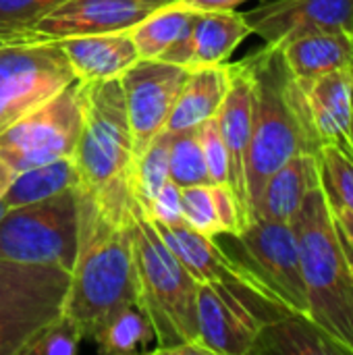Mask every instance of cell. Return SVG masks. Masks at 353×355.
I'll return each mask as SVG.
<instances>
[{
	"label": "cell",
	"mask_w": 353,
	"mask_h": 355,
	"mask_svg": "<svg viewBox=\"0 0 353 355\" xmlns=\"http://www.w3.org/2000/svg\"><path fill=\"white\" fill-rule=\"evenodd\" d=\"M79 245L71 270L64 312L75 318L83 341L121 310L137 306L133 248L127 210L102 206L96 198L77 189Z\"/></svg>",
	"instance_id": "1"
},
{
	"label": "cell",
	"mask_w": 353,
	"mask_h": 355,
	"mask_svg": "<svg viewBox=\"0 0 353 355\" xmlns=\"http://www.w3.org/2000/svg\"><path fill=\"white\" fill-rule=\"evenodd\" d=\"M246 58L254 79L252 139L246 166L254 212L264 181L298 154L320 156L322 144L310 119L306 92L289 71L281 46L264 44V48Z\"/></svg>",
	"instance_id": "2"
},
{
	"label": "cell",
	"mask_w": 353,
	"mask_h": 355,
	"mask_svg": "<svg viewBox=\"0 0 353 355\" xmlns=\"http://www.w3.org/2000/svg\"><path fill=\"white\" fill-rule=\"evenodd\" d=\"M289 225L300 248L308 316L353 355V258L322 187L304 200Z\"/></svg>",
	"instance_id": "3"
},
{
	"label": "cell",
	"mask_w": 353,
	"mask_h": 355,
	"mask_svg": "<svg viewBox=\"0 0 353 355\" xmlns=\"http://www.w3.org/2000/svg\"><path fill=\"white\" fill-rule=\"evenodd\" d=\"M131 248L137 308L154 329V355H169L185 343H200L198 337V281L185 270L179 258L158 235L144 206L133 200Z\"/></svg>",
	"instance_id": "4"
},
{
	"label": "cell",
	"mask_w": 353,
	"mask_h": 355,
	"mask_svg": "<svg viewBox=\"0 0 353 355\" xmlns=\"http://www.w3.org/2000/svg\"><path fill=\"white\" fill-rule=\"evenodd\" d=\"M83 112L81 135L73 154L79 187L102 206L127 210L133 204V133L119 79L79 83Z\"/></svg>",
	"instance_id": "5"
},
{
	"label": "cell",
	"mask_w": 353,
	"mask_h": 355,
	"mask_svg": "<svg viewBox=\"0 0 353 355\" xmlns=\"http://www.w3.org/2000/svg\"><path fill=\"white\" fill-rule=\"evenodd\" d=\"M79 245L77 189L4 208L0 214V260L52 264L73 270Z\"/></svg>",
	"instance_id": "6"
},
{
	"label": "cell",
	"mask_w": 353,
	"mask_h": 355,
	"mask_svg": "<svg viewBox=\"0 0 353 355\" xmlns=\"http://www.w3.org/2000/svg\"><path fill=\"white\" fill-rule=\"evenodd\" d=\"M71 272L52 264L0 260V355H19L27 339L64 310Z\"/></svg>",
	"instance_id": "7"
},
{
	"label": "cell",
	"mask_w": 353,
	"mask_h": 355,
	"mask_svg": "<svg viewBox=\"0 0 353 355\" xmlns=\"http://www.w3.org/2000/svg\"><path fill=\"white\" fill-rule=\"evenodd\" d=\"M221 245L235 258L256 283L289 312L308 316V293L302 272L300 248L289 223L254 218L237 235Z\"/></svg>",
	"instance_id": "8"
},
{
	"label": "cell",
	"mask_w": 353,
	"mask_h": 355,
	"mask_svg": "<svg viewBox=\"0 0 353 355\" xmlns=\"http://www.w3.org/2000/svg\"><path fill=\"white\" fill-rule=\"evenodd\" d=\"M75 81L56 40L0 42V133Z\"/></svg>",
	"instance_id": "9"
},
{
	"label": "cell",
	"mask_w": 353,
	"mask_h": 355,
	"mask_svg": "<svg viewBox=\"0 0 353 355\" xmlns=\"http://www.w3.org/2000/svg\"><path fill=\"white\" fill-rule=\"evenodd\" d=\"M83 127L79 81L0 133V160L17 175L75 154Z\"/></svg>",
	"instance_id": "10"
},
{
	"label": "cell",
	"mask_w": 353,
	"mask_h": 355,
	"mask_svg": "<svg viewBox=\"0 0 353 355\" xmlns=\"http://www.w3.org/2000/svg\"><path fill=\"white\" fill-rule=\"evenodd\" d=\"M198 337L210 355H250L264 324L289 314L283 306L233 291L223 283L198 285Z\"/></svg>",
	"instance_id": "11"
},
{
	"label": "cell",
	"mask_w": 353,
	"mask_h": 355,
	"mask_svg": "<svg viewBox=\"0 0 353 355\" xmlns=\"http://www.w3.org/2000/svg\"><path fill=\"white\" fill-rule=\"evenodd\" d=\"M187 75V67L158 58H137L119 77L133 133L135 158L164 131Z\"/></svg>",
	"instance_id": "12"
},
{
	"label": "cell",
	"mask_w": 353,
	"mask_h": 355,
	"mask_svg": "<svg viewBox=\"0 0 353 355\" xmlns=\"http://www.w3.org/2000/svg\"><path fill=\"white\" fill-rule=\"evenodd\" d=\"M243 17L252 33L270 46L325 29L353 33V0H268L246 10Z\"/></svg>",
	"instance_id": "13"
},
{
	"label": "cell",
	"mask_w": 353,
	"mask_h": 355,
	"mask_svg": "<svg viewBox=\"0 0 353 355\" xmlns=\"http://www.w3.org/2000/svg\"><path fill=\"white\" fill-rule=\"evenodd\" d=\"M152 223L162 241L171 248V252L179 258V262L198 283H223L233 291L279 304L256 283V279L235 258L225 252L218 239L200 235L187 225H162L156 220Z\"/></svg>",
	"instance_id": "14"
},
{
	"label": "cell",
	"mask_w": 353,
	"mask_h": 355,
	"mask_svg": "<svg viewBox=\"0 0 353 355\" xmlns=\"http://www.w3.org/2000/svg\"><path fill=\"white\" fill-rule=\"evenodd\" d=\"M252 104L254 79L248 58L229 62V89L216 112L218 129L229 154V187L233 189L248 225L252 223V206L248 193V150L252 139Z\"/></svg>",
	"instance_id": "15"
},
{
	"label": "cell",
	"mask_w": 353,
	"mask_h": 355,
	"mask_svg": "<svg viewBox=\"0 0 353 355\" xmlns=\"http://www.w3.org/2000/svg\"><path fill=\"white\" fill-rule=\"evenodd\" d=\"M154 8L135 0H67L33 29V40H64L127 31Z\"/></svg>",
	"instance_id": "16"
},
{
	"label": "cell",
	"mask_w": 353,
	"mask_h": 355,
	"mask_svg": "<svg viewBox=\"0 0 353 355\" xmlns=\"http://www.w3.org/2000/svg\"><path fill=\"white\" fill-rule=\"evenodd\" d=\"M302 87L322 148H337L353 158V71H333Z\"/></svg>",
	"instance_id": "17"
},
{
	"label": "cell",
	"mask_w": 353,
	"mask_h": 355,
	"mask_svg": "<svg viewBox=\"0 0 353 355\" xmlns=\"http://www.w3.org/2000/svg\"><path fill=\"white\" fill-rule=\"evenodd\" d=\"M198 10L173 2L154 8L148 17L127 29L139 58H158L173 64L189 67L191 31Z\"/></svg>",
	"instance_id": "18"
},
{
	"label": "cell",
	"mask_w": 353,
	"mask_h": 355,
	"mask_svg": "<svg viewBox=\"0 0 353 355\" xmlns=\"http://www.w3.org/2000/svg\"><path fill=\"white\" fill-rule=\"evenodd\" d=\"M320 187V156L298 154L281 164L262 185L252 220H279L289 223L302 208L304 200Z\"/></svg>",
	"instance_id": "19"
},
{
	"label": "cell",
	"mask_w": 353,
	"mask_h": 355,
	"mask_svg": "<svg viewBox=\"0 0 353 355\" xmlns=\"http://www.w3.org/2000/svg\"><path fill=\"white\" fill-rule=\"evenodd\" d=\"M79 83L119 79L139 52L127 31L56 40Z\"/></svg>",
	"instance_id": "20"
},
{
	"label": "cell",
	"mask_w": 353,
	"mask_h": 355,
	"mask_svg": "<svg viewBox=\"0 0 353 355\" xmlns=\"http://www.w3.org/2000/svg\"><path fill=\"white\" fill-rule=\"evenodd\" d=\"M281 52L300 83H310L333 71H353L352 31H312L283 44Z\"/></svg>",
	"instance_id": "21"
},
{
	"label": "cell",
	"mask_w": 353,
	"mask_h": 355,
	"mask_svg": "<svg viewBox=\"0 0 353 355\" xmlns=\"http://www.w3.org/2000/svg\"><path fill=\"white\" fill-rule=\"evenodd\" d=\"M229 89V62L189 69L183 89L166 121V131L193 129L216 116Z\"/></svg>",
	"instance_id": "22"
},
{
	"label": "cell",
	"mask_w": 353,
	"mask_h": 355,
	"mask_svg": "<svg viewBox=\"0 0 353 355\" xmlns=\"http://www.w3.org/2000/svg\"><path fill=\"white\" fill-rule=\"evenodd\" d=\"M310 316L289 312L262 327L250 355H345Z\"/></svg>",
	"instance_id": "23"
},
{
	"label": "cell",
	"mask_w": 353,
	"mask_h": 355,
	"mask_svg": "<svg viewBox=\"0 0 353 355\" xmlns=\"http://www.w3.org/2000/svg\"><path fill=\"white\" fill-rule=\"evenodd\" d=\"M248 35H252V27L243 12L198 10L191 31V60L187 69L227 62Z\"/></svg>",
	"instance_id": "24"
},
{
	"label": "cell",
	"mask_w": 353,
	"mask_h": 355,
	"mask_svg": "<svg viewBox=\"0 0 353 355\" xmlns=\"http://www.w3.org/2000/svg\"><path fill=\"white\" fill-rule=\"evenodd\" d=\"M77 187H79V171L75 166L73 156L60 158L17 173L10 185L6 187V191L2 193L0 204L4 208H17V206L46 200L64 189H77Z\"/></svg>",
	"instance_id": "25"
},
{
	"label": "cell",
	"mask_w": 353,
	"mask_h": 355,
	"mask_svg": "<svg viewBox=\"0 0 353 355\" xmlns=\"http://www.w3.org/2000/svg\"><path fill=\"white\" fill-rule=\"evenodd\" d=\"M92 341L100 354L133 355L154 341V329L137 306H129L114 314Z\"/></svg>",
	"instance_id": "26"
},
{
	"label": "cell",
	"mask_w": 353,
	"mask_h": 355,
	"mask_svg": "<svg viewBox=\"0 0 353 355\" xmlns=\"http://www.w3.org/2000/svg\"><path fill=\"white\" fill-rule=\"evenodd\" d=\"M169 144L171 133L160 131L150 146L135 158L131 171V191L139 204H150V200L160 191L169 179Z\"/></svg>",
	"instance_id": "27"
},
{
	"label": "cell",
	"mask_w": 353,
	"mask_h": 355,
	"mask_svg": "<svg viewBox=\"0 0 353 355\" xmlns=\"http://www.w3.org/2000/svg\"><path fill=\"white\" fill-rule=\"evenodd\" d=\"M169 179L181 189L191 187V185L210 183V175H208V168H206V160H204V152H202L196 127L171 133Z\"/></svg>",
	"instance_id": "28"
},
{
	"label": "cell",
	"mask_w": 353,
	"mask_h": 355,
	"mask_svg": "<svg viewBox=\"0 0 353 355\" xmlns=\"http://www.w3.org/2000/svg\"><path fill=\"white\" fill-rule=\"evenodd\" d=\"M81 341L83 333L79 324L62 310L27 339L19 355H75Z\"/></svg>",
	"instance_id": "29"
},
{
	"label": "cell",
	"mask_w": 353,
	"mask_h": 355,
	"mask_svg": "<svg viewBox=\"0 0 353 355\" xmlns=\"http://www.w3.org/2000/svg\"><path fill=\"white\" fill-rule=\"evenodd\" d=\"M67 0H0V42L33 40L35 25Z\"/></svg>",
	"instance_id": "30"
},
{
	"label": "cell",
	"mask_w": 353,
	"mask_h": 355,
	"mask_svg": "<svg viewBox=\"0 0 353 355\" xmlns=\"http://www.w3.org/2000/svg\"><path fill=\"white\" fill-rule=\"evenodd\" d=\"M320 187L331 206L353 212V158L325 146L320 152Z\"/></svg>",
	"instance_id": "31"
},
{
	"label": "cell",
	"mask_w": 353,
	"mask_h": 355,
	"mask_svg": "<svg viewBox=\"0 0 353 355\" xmlns=\"http://www.w3.org/2000/svg\"><path fill=\"white\" fill-rule=\"evenodd\" d=\"M181 210L183 220L189 229H193L200 235L218 239L223 235L210 183L206 185H191L181 189Z\"/></svg>",
	"instance_id": "32"
},
{
	"label": "cell",
	"mask_w": 353,
	"mask_h": 355,
	"mask_svg": "<svg viewBox=\"0 0 353 355\" xmlns=\"http://www.w3.org/2000/svg\"><path fill=\"white\" fill-rule=\"evenodd\" d=\"M196 129H198V139L204 152L206 168L210 175V183H229V154H227L216 116L204 121Z\"/></svg>",
	"instance_id": "33"
},
{
	"label": "cell",
	"mask_w": 353,
	"mask_h": 355,
	"mask_svg": "<svg viewBox=\"0 0 353 355\" xmlns=\"http://www.w3.org/2000/svg\"><path fill=\"white\" fill-rule=\"evenodd\" d=\"M212 200L216 208V216L223 229V235H237L248 227L246 214L239 206V200L235 198L229 183H210Z\"/></svg>",
	"instance_id": "34"
},
{
	"label": "cell",
	"mask_w": 353,
	"mask_h": 355,
	"mask_svg": "<svg viewBox=\"0 0 353 355\" xmlns=\"http://www.w3.org/2000/svg\"><path fill=\"white\" fill-rule=\"evenodd\" d=\"M144 210L156 223H162V225H185L183 210H181V187H177L173 181H166L160 187V191L150 200V204L144 206Z\"/></svg>",
	"instance_id": "35"
},
{
	"label": "cell",
	"mask_w": 353,
	"mask_h": 355,
	"mask_svg": "<svg viewBox=\"0 0 353 355\" xmlns=\"http://www.w3.org/2000/svg\"><path fill=\"white\" fill-rule=\"evenodd\" d=\"M329 208H331V214L335 218V225H337L343 241L347 243L350 252L353 254V212L347 210V208H343V206H331L329 204Z\"/></svg>",
	"instance_id": "36"
},
{
	"label": "cell",
	"mask_w": 353,
	"mask_h": 355,
	"mask_svg": "<svg viewBox=\"0 0 353 355\" xmlns=\"http://www.w3.org/2000/svg\"><path fill=\"white\" fill-rule=\"evenodd\" d=\"M193 10H235V6L248 0H177Z\"/></svg>",
	"instance_id": "37"
},
{
	"label": "cell",
	"mask_w": 353,
	"mask_h": 355,
	"mask_svg": "<svg viewBox=\"0 0 353 355\" xmlns=\"http://www.w3.org/2000/svg\"><path fill=\"white\" fill-rule=\"evenodd\" d=\"M12 177H15V173L0 160V198H2V193L6 191V187L10 185Z\"/></svg>",
	"instance_id": "38"
},
{
	"label": "cell",
	"mask_w": 353,
	"mask_h": 355,
	"mask_svg": "<svg viewBox=\"0 0 353 355\" xmlns=\"http://www.w3.org/2000/svg\"><path fill=\"white\" fill-rule=\"evenodd\" d=\"M135 2H141L146 6H152V8H158V6H166V4H173L177 0H135Z\"/></svg>",
	"instance_id": "39"
},
{
	"label": "cell",
	"mask_w": 353,
	"mask_h": 355,
	"mask_svg": "<svg viewBox=\"0 0 353 355\" xmlns=\"http://www.w3.org/2000/svg\"><path fill=\"white\" fill-rule=\"evenodd\" d=\"M2 212H4V206H2V204H0V214H2Z\"/></svg>",
	"instance_id": "40"
},
{
	"label": "cell",
	"mask_w": 353,
	"mask_h": 355,
	"mask_svg": "<svg viewBox=\"0 0 353 355\" xmlns=\"http://www.w3.org/2000/svg\"><path fill=\"white\" fill-rule=\"evenodd\" d=\"M352 258H353V254H352Z\"/></svg>",
	"instance_id": "41"
}]
</instances>
